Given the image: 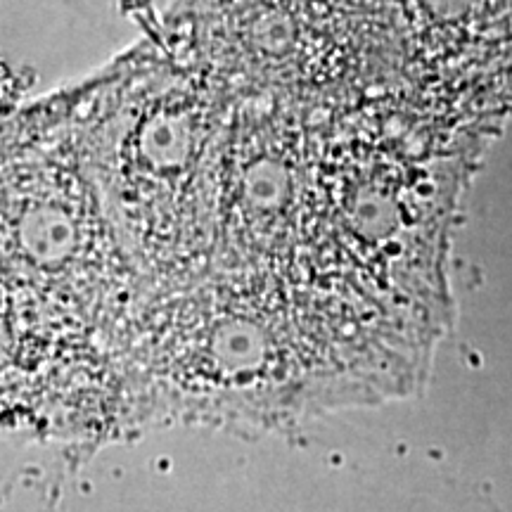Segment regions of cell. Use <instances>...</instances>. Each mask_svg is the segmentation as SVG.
<instances>
[{"instance_id": "1", "label": "cell", "mask_w": 512, "mask_h": 512, "mask_svg": "<svg viewBox=\"0 0 512 512\" xmlns=\"http://www.w3.org/2000/svg\"><path fill=\"white\" fill-rule=\"evenodd\" d=\"M211 67H121L76 124L83 164L147 304L197 285L219 238L230 88Z\"/></svg>"}, {"instance_id": "2", "label": "cell", "mask_w": 512, "mask_h": 512, "mask_svg": "<svg viewBox=\"0 0 512 512\" xmlns=\"http://www.w3.org/2000/svg\"><path fill=\"white\" fill-rule=\"evenodd\" d=\"M5 166V370L24 363L50 389L76 368L114 377L143 292L136 266L102 207L76 126L8 147Z\"/></svg>"}]
</instances>
